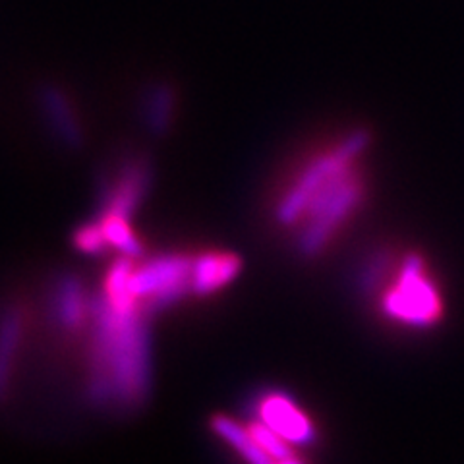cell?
Instances as JSON below:
<instances>
[{
	"instance_id": "obj_1",
	"label": "cell",
	"mask_w": 464,
	"mask_h": 464,
	"mask_svg": "<svg viewBox=\"0 0 464 464\" xmlns=\"http://www.w3.org/2000/svg\"><path fill=\"white\" fill-rule=\"evenodd\" d=\"M141 310H116L95 298L87 391L95 402L138 404L150 387V339Z\"/></svg>"
},
{
	"instance_id": "obj_2",
	"label": "cell",
	"mask_w": 464,
	"mask_h": 464,
	"mask_svg": "<svg viewBox=\"0 0 464 464\" xmlns=\"http://www.w3.org/2000/svg\"><path fill=\"white\" fill-rule=\"evenodd\" d=\"M360 194V182L353 170H348L327 182L312 198L300 221L304 225L296 238V248L304 257H314L325 248L346 217L356 209Z\"/></svg>"
},
{
	"instance_id": "obj_3",
	"label": "cell",
	"mask_w": 464,
	"mask_h": 464,
	"mask_svg": "<svg viewBox=\"0 0 464 464\" xmlns=\"http://www.w3.org/2000/svg\"><path fill=\"white\" fill-rule=\"evenodd\" d=\"M370 141V132H366V130H354V132L348 134L335 150L315 159L279 201L277 211H275L277 221L285 227L298 225L304 213H306L312 198L322 190L327 182L351 170V163L368 148Z\"/></svg>"
},
{
	"instance_id": "obj_4",
	"label": "cell",
	"mask_w": 464,
	"mask_h": 464,
	"mask_svg": "<svg viewBox=\"0 0 464 464\" xmlns=\"http://www.w3.org/2000/svg\"><path fill=\"white\" fill-rule=\"evenodd\" d=\"M382 306L391 319L412 327H428L438 322L443 312L441 298L426 277L422 257L416 254L404 257L399 279L383 295Z\"/></svg>"
},
{
	"instance_id": "obj_5",
	"label": "cell",
	"mask_w": 464,
	"mask_h": 464,
	"mask_svg": "<svg viewBox=\"0 0 464 464\" xmlns=\"http://www.w3.org/2000/svg\"><path fill=\"white\" fill-rule=\"evenodd\" d=\"M192 264L194 257L184 254H165L136 264L132 293L141 310H163L192 295Z\"/></svg>"
},
{
	"instance_id": "obj_6",
	"label": "cell",
	"mask_w": 464,
	"mask_h": 464,
	"mask_svg": "<svg viewBox=\"0 0 464 464\" xmlns=\"http://www.w3.org/2000/svg\"><path fill=\"white\" fill-rule=\"evenodd\" d=\"M153 186V167L143 157H130L114 179H103L99 184L101 215H121L130 219Z\"/></svg>"
},
{
	"instance_id": "obj_7",
	"label": "cell",
	"mask_w": 464,
	"mask_h": 464,
	"mask_svg": "<svg viewBox=\"0 0 464 464\" xmlns=\"http://www.w3.org/2000/svg\"><path fill=\"white\" fill-rule=\"evenodd\" d=\"M256 420L279 433L293 447H306L315 440L310 416L281 391H267L256 401Z\"/></svg>"
},
{
	"instance_id": "obj_8",
	"label": "cell",
	"mask_w": 464,
	"mask_h": 464,
	"mask_svg": "<svg viewBox=\"0 0 464 464\" xmlns=\"http://www.w3.org/2000/svg\"><path fill=\"white\" fill-rule=\"evenodd\" d=\"M242 259L232 252H203L192 264V295L211 296L238 277Z\"/></svg>"
},
{
	"instance_id": "obj_9",
	"label": "cell",
	"mask_w": 464,
	"mask_h": 464,
	"mask_svg": "<svg viewBox=\"0 0 464 464\" xmlns=\"http://www.w3.org/2000/svg\"><path fill=\"white\" fill-rule=\"evenodd\" d=\"M39 107L58 141L68 150H80L83 143V130L66 93L56 85H43L39 92Z\"/></svg>"
},
{
	"instance_id": "obj_10",
	"label": "cell",
	"mask_w": 464,
	"mask_h": 464,
	"mask_svg": "<svg viewBox=\"0 0 464 464\" xmlns=\"http://www.w3.org/2000/svg\"><path fill=\"white\" fill-rule=\"evenodd\" d=\"M95 300L87 296L82 283L74 277H64L54 293V315L64 331L76 333L92 324Z\"/></svg>"
},
{
	"instance_id": "obj_11",
	"label": "cell",
	"mask_w": 464,
	"mask_h": 464,
	"mask_svg": "<svg viewBox=\"0 0 464 464\" xmlns=\"http://www.w3.org/2000/svg\"><path fill=\"white\" fill-rule=\"evenodd\" d=\"M211 430L217 438H221L228 447L235 449L246 464H277V460H273L254 440L248 426L240 424L238 420L217 414L211 418Z\"/></svg>"
},
{
	"instance_id": "obj_12",
	"label": "cell",
	"mask_w": 464,
	"mask_h": 464,
	"mask_svg": "<svg viewBox=\"0 0 464 464\" xmlns=\"http://www.w3.org/2000/svg\"><path fill=\"white\" fill-rule=\"evenodd\" d=\"M24 337V314L18 308L8 310L0 317V397H5Z\"/></svg>"
},
{
	"instance_id": "obj_13",
	"label": "cell",
	"mask_w": 464,
	"mask_h": 464,
	"mask_svg": "<svg viewBox=\"0 0 464 464\" xmlns=\"http://www.w3.org/2000/svg\"><path fill=\"white\" fill-rule=\"evenodd\" d=\"M174 114V92L167 83H155L143 99V121L150 132L163 136L169 132Z\"/></svg>"
},
{
	"instance_id": "obj_14",
	"label": "cell",
	"mask_w": 464,
	"mask_h": 464,
	"mask_svg": "<svg viewBox=\"0 0 464 464\" xmlns=\"http://www.w3.org/2000/svg\"><path fill=\"white\" fill-rule=\"evenodd\" d=\"M99 225L105 232L109 248L119 250L126 257H138L141 254V242L126 217L103 213L99 217Z\"/></svg>"
},
{
	"instance_id": "obj_15",
	"label": "cell",
	"mask_w": 464,
	"mask_h": 464,
	"mask_svg": "<svg viewBox=\"0 0 464 464\" xmlns=\"http://www.w3.org/2000/svg\"><path fill=\"white\" fill-rule=\"evenodd\" d=\"M74 246L80 252H83L87 256H99L109 248V242L105 238L103 228H101V225L97 221V223L82 225L74 232Z\"/></svg>"
},
{
	"instance_id": "obj_16",
	"label": "cell",
	"mask_w": 464,
	"mask_h": 464,
	"mask_svg": "<svg viewBox=\"0 0 464 464\" xmlns=\"http://www.w3.org/2000/svg\"><path fill=\"white\" fill-rule=\"evenodd\" d=\"M277 464H304L300 459H298V455H295V457H290V459H285V460H279Z\"/></svg>"
}]
</instances>
